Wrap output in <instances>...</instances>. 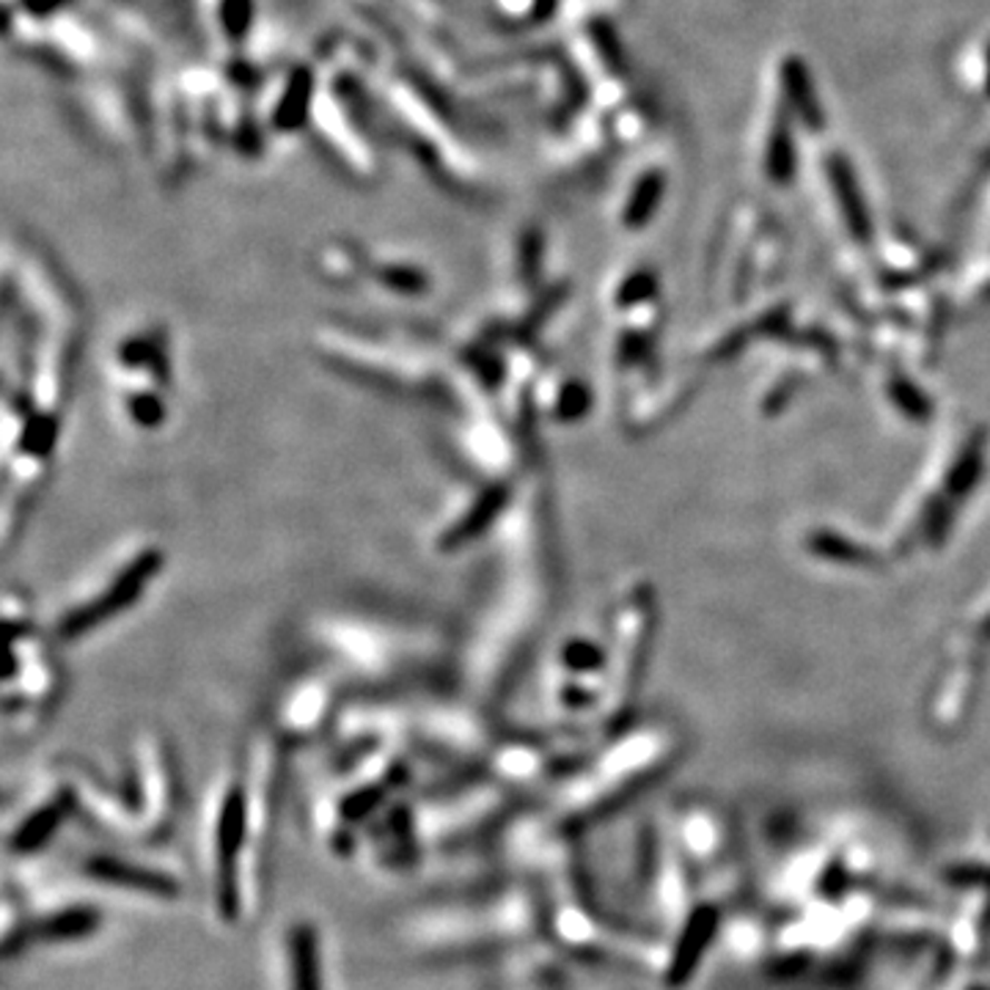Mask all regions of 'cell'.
<instances>
[{
	"mask_svg": "<svg viewBox=\"0 0 990 990\" xmlns=\"http://www.w3.org/2000/svg\"><path fill=\"white\" fill-rule=\"evenodd\" d=\"M160 567L163 550L157 545L133 548V553H127L114 567L102 570V576L86 584L78 597L63 602L56 619V633L63 638H80L84 633L114 619L125 608L136 606L149 584L160 576Z\"/></svg>",
	"mask_w": 990,
	"mask_h": 990,
	"instance_id": "6da1fadb",
	"label": "cell"
},
{
	"mask_svg": "<svg viewBox=\"0 0 990 990\" xmlns=\"http://www.w3.org/2000/svg\"><path fill=\"white\" fill-rule=\"evenodd\" d=\"M782 89L784 99L790 102V110L804 121L810 130H820L825 121L823 105H820L817 91H814L810 69L798 56H787L782 63Z\"/></svg>",
	"mask_w": 990,
	"mask_h": 990,
	"instance_id": "7a4b0ae2",
	"label": "cell"
},
{
	"mask_svg": "<svg viewBox=\"0 0 990 990\" xmlns=\"http://www.w3.org/2000/svg\"><path fill=\"white\" fill-rule=\"evenodd\" d=\"M829 177H831V182H834V190H836V196H840L842 209H845L851 226L855 228V232L866 234V209H864V204H861V190H859V185H855L851 163H847L842 155H831Z\"/></svg>",
	"mask_w": 990,
	"mask_h": 990,
	"instance_id": "3957f363",
	"label": "cell"
},
{
	"mask_svg": "<svg viewBox=\"0 0 990 990\" xmlns=\"http://www.w3.org/2000/svg\"><path fill=\"white\" fill-rule=\"evenodd\" d=\"M308 99H312V75L295 72L290 86H286L284 97H281L278 110H275V125L281 130H297L306 121Z\"/></svg>",
	"mask_w": 990,
	"mask_h": 990,
	"instance_id": "277c9868",
	"label": "cell"
},
{
	"mask_svg": "<svg viewBox=\"0 0 990 990\" xmlns=\"http://www.w3.org/2000/svg\"><path fill=\"white\" fill-rule=\"evenodd\" d=\"M795 168V138L793 127H790L787 114H778L776 125H773L771 140H767V171L773 179L784 182L790 179Z\"/></svg>",
	"mask_w": 990,
	"mask_h": 990,
	"instance_id": "5b68a950",
	"label": "cell"
},
{
	"mask_svg": "<svg viewBox=\"0 0 990 990\" xmlns=\"http://www.w3.org/2000/svg\"><path fill=\"white\" fill-rule=\"evenodd\" d=\"M660 190H664V174H647L641 182H638L636 193L630 198V207H628V224H644L649 213H653L655 202H658Z\"/></svg>",
	"mask_w": 990,
	"mask_h": 990,
	"instance_id": "8992f818",
	"label": "cell"
},
{
	"mask_svg": "<svg viewBox=\"0 0 990 990\" xmlns=\"http://www.w3.org/2000/svg\"><path fill=\"white\" fill-rule=\"evenodd\" d=\"M591 39H595L597 52H600V58L606 61V67L611 69V72H625V58H623V50H619V39H617V33L611 31V26H606L602 20H597L595 26H591Z\"/></svg>",
	"mask_w": 990,
	"mask_h": 990,
	"instance_id": "52a82bcc",
	"label": "cell"
},
{
	"mask_svg": "<svg viewBox=\"0 0 990 990\" xmlns=\"http://www.w3.org/2000/svg\"><path fill=\"white\" fill-rule=\"evenodd\" d=\"M297 958H295V966H297V980H295V990H320V980H316V969H320V963H316V952H314V939L312 935H308V941L303 939V941H297Z\"/></svg>",
	"mask_w": 990,
	"mask_h": 990,
	"instance_id": "ba28073f",
	"label": "cell"
},
{
	"mask_svg": "<svg viewBox=\"0 0 990 990\" xmlns=\"http://www.w3.org/2000/svg\"><path fill=\"white\" fill-rule=\"evenodd\" d=\"M251 26V0H226L224 3V28L232 39L248 33Z\"/></svg>",
	"mask_w": 990,
	"mask_h": 990,
	"instance_id": "9c48e42d",
	"label": "cell"
},
{
	"mask_svg": "<svg viewBox=\"0 0 990 990\" xmlns=\"http://www.w3.org/2000/svg\"><path fill=\"white\" fill-rule=\"evenodd\" d=\"M986 91H988V97H990V42L986 47Z\"/></svg>",
	"mask_w": 990,
	"mask_h": 990,
	"instance_id": "30bf717a",
	"label": "cell"
}]
</instances>
